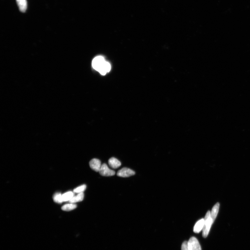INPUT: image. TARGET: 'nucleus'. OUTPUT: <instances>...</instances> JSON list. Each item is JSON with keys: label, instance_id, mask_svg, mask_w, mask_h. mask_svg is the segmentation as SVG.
Masks as SVG:
<instances>
[{"label": "nucleus", "instance_id": "1", "mask_svg": "<svg viewBox=\"0 0 250 250\" xmlns=\"http://www.w3.org/2000/svg\"><path fill=\"white\" fill-rule=\"evenodd\" d=\"M92 65L94 69L103 76L109 72L111 69L110 64L101 56H97L93 59Z\"/></svg>", "mask_w": 250, "mask_h": 250}, {"label": "nucleus", "instance_id": "2", "mask_svg": "<svg viewBox=\"0 0 250 250\" xmlns=\"http://www.w3.org/2000/svg\"><path fill=\"white\" fill-rule=\"evenodd\" d=\"M205 224L202 229V236L206 238L208 235L210 229L214 221L211 217V213L208 211L206 213L204 219Z\"/></svg>", "mask_w": 250, "mask_h": 250}, {"label": "nucleus", "instance_id": "3", "mask_svg": "<svg viewBox=\"0 0 250 250\" xmlns=\"http://www.w3.org/2000/svg\"><path fill=\"white\" fill-rule=\"evenodd\" d=\"M99 172L101 175L105 177L112 176L115 174L114 171L110 169L105 163L101 165Z\"/></svg>", "mask_w": 250, "mask_h": 250}, {"label": "nucleus", "instance_id": "4", "mask_svg": "<svg viewBox=\"0 0 250 250\" xmlns=\"http://www.w3.org/2000/svg\"><path fill=\"white\" fill-rule=\"evenodd\" d=\"M135 174V171L126 167L122 168V169L119 170L117 173L118 176L123 178L130 177Z\"/></svg>", "mask_w": 250, "mask_h": 250}, {"label": "nucleus", "instance_id": "5", "mask_svg": "<svg viewBox=\"0 0 250 250\" xmlns=\"http://www.w3.org/2000/svg\"><path fill=\"white\" fill-rule=\"evenodd\" d=\"M190 250H202L199 242L196 238L192 237L188 242Z\"/></svg>", "mask_w": 250, "mask_h": 250}, {"label": "nucleus", "instance_id": "6", "mask_svg": "<svg viewBox=\"0 0 250 250\" xmlns=\"http://www.w3.org/2000/svg\"><path fill=\"white\" fill-rule=\"evenodd\" d=\"M100 161L96 158H93L90 162V165L91 169L96 172H99L101 167Z\"/></svg>", "mask_w": 250, "mask_h": 250}, {"label": "nucleus", "instance_id": "7", "mask_svg": "<svg viewBox=\"0 0 250 250\" xmlns=\"http://www.w3.org/2000/svg\"><path fill=\"white\" fill-rule=\"evenodd\" d=\"M108 163L110 166L114 169H117L121 166V163L118 160L114 157H112L108 160Z\"/></svg>", "mask_w": 250, "mask_h": 250}, {"label": "nucleus", "instance_id": "8", "mask_svg": "<svg viewBox=\"0 0 250 250\" xmlns=\"http://www.w3.org/2000/svg\"><path fill=\"white\" fill-rule=\"evenodd\" d=\"M204 224V219H202L199 220L195 225L194 228V232L195 233H199L203 229Z\"/></svg>", "mask_w": 250, "mask_h": 250}, {"label": "nucleus", "instance_id": "9", "mask_svg": "<svg viewBox=\"0 0 250 250\" xmlns=\"http://www.w3.org/2000/svg\"><path fill=\"white\" fill-rule=\"evenodd\" d=\"M84 194L83 192L79 193L77 195L74 196L69 202L72 203L82 201L84 199Z\"/></svg>", "mask_w": 250, "mask_h": 250}, {"label": "nucleus", "instance_id": "10", "mask_svg": "<svg viewBox=\"0 0 250 250\" xmlns=\"http://www.w3.org/2000/svg\"><path fill=\"white\" fill-rule=\"evenodd\" d=\"M219 207L220 204L218 202L213 208L211 213V217L214 221L216 219L218 213Z\"/></svg>", "mask_w": 250, "mask_h": 250}, {"label": "nucleus", "instance_id": "11", "mask_svg": "<svg viewBox=\"0 0 250 250\" xmlns=\"http://www.w3.org/2000/svg\"><path fill=\"white\" fill-rule=\"evenodd\" d=\"M20 10L22 12H25L27 9L26 0H16Z\"/></svg>", "mask_w": 250, "mask_h": 250}, {"label": "nucleus", "instance_id": "12", "mask_svg": "<svg viewBox=\"0 0 250 250\" xmlns=\"http://www.w3.org/2000/svg\"><path fill=\"white\" fill-rule=\"evenodd\" d=\"M77 207V205L75 203L66 204L62 207V209L64 211H69L75 209Z\"/></svg>", "mask_w": 250, "mask_h": 250}, {"label": "nucleus", "instance_id": "13", "mask_svg": "<svg viewBox=\"0 0 250 250\" xmlns=\"http://www.w3.org/2000/svg\"><path fill=\"white\" fill-rule=\"evenodd\" d=\"M75 196L74 193L72 192H69L64 193L62 195V199L63 202L70 201Z\"/></svg>", "mask_w": 250, "mask_h": 250}, {"label": "nucleus", "instance_id": "14", "mask_svg": "<svg viewBox=\"0 0 250 250\" xmlns=\"http://www.w3.org/2000/svg\"><path fill=\"white\" fill-rule=\"evenodd\" d=\"M53 199L55 202L58 203H61L63 202L62 199V195H61L59 193H56L54 195Z\"/></svg>", "mask_w": 250, "mask_h": 250}, {"label": "nucleus", "instance_id": "15", "mask_svg": "<svg viewBox=\"0 0 250 250\" xmlns=\"http://www.w3.org/2000/svg\"><path fill=\"white\" fill-rule=\"evenodd\" d=\"M86 188V185H81V186L76 188L73 190V192L76 193H80L83 192L84 191H85Z\"/></svg>", "mask_w": 250, "mask_h": 250}, {"label": "nucleus", "instance_id": "16", "mask_svg": "<svg viewBox=\"0 0 250 250\" xmlns=\"http://www.w3.org/2000/svg\"><path fill=\"white\" fill-rule=\"evenodd\" d=\"M181 250H190L188 242L185 241L183 242L182 245Z\"/></svg>", "mask_w": 250, "mask_h": 250}]
</instances>
